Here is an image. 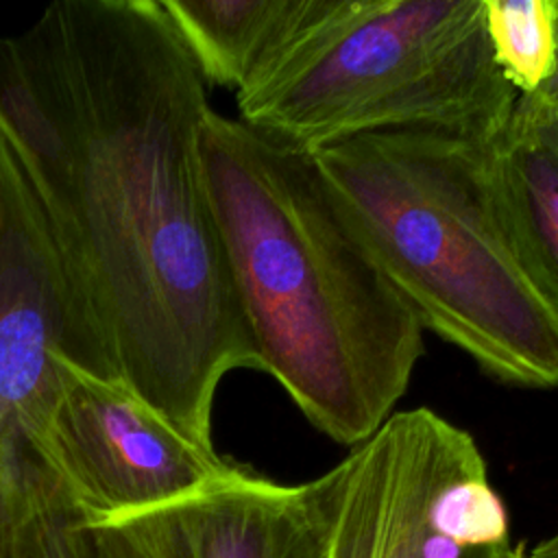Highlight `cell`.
Returning <instances> with one entry per match:
<instances>
[{"label": "cell", "instance_id": "obj_1", "mask_svg": "<svg viewBox=\"0 0 558 558\" xmlns=\"http://www.w3.org/2000/svg\"><path fill=\"white\" fill-rule=\"evenodd\" d=\"M207 83L159 0H59L0 33V142L39 211L81 364L194 442L259 371L203 170Z\"/></svg>", "mask_w": 558, "mask_h": 558}, {"label": "cell", "instance_id": "obj_2", "mask_svg": "<svg viewBox=\"0 0 558 558\" xmlns=\"http://www.w3.org/2000/svg\"><path fill=\"white\" fill-rule=\"evenodd\" d=\"M209 203L259 371L333 442L371 438L410 388L423 327L307 153L209 109Z\"/></svg>", "mask_w": 558, "mask_h": 558}, {"label": "cell", "instance_id": "obj_3", "mask_svg": "<svg viewBox=\"0 0 558 558\" xmlns=\"http://www.w3.org/2000/svg\"><path fill=\"white\" fill-rule=\"evenodd\" d=\"M310 157L423 331L501 384L558 386V307L514 229L490 144L399 131Z\"/></svg>", "mask_w": 558, "mask_h": 558}, {"label": "cell", "instance_id": "obj_4", "mask_svg": "<svg viewBox=\"0 0 558 558\" xmlns=\"http://www.w3.org/2000/svg\"><path fill=\"white\" fill-rule=\"evenodd\" d=\"M517 98L490 57L482 0H316L235 92L240 122L307 155L399 131L493 144Z\"/></svg>", "mask_w": 558, "mask_h": 558}, {"label": "cell", "instance_id": "obj_5", "mask_svg": "<svg viewBox=\"0 0 558 558\" xmlns=\"http://www.w3.org/2000/svg\"><path fill=\"white\" fill-rule=\"evenodd\" d=\"M333 469L327 558H514L508 510L475 438L429 408L397 410Z\"/></svg>", "mask_w": 558, "mask_h": 558}, {"label": "cell", "instance_id": "obj_6", "mask_svg": "<svg viewBox=\"0 0 558 558\" xmlns=\"http://www.w3.org/2000/svg\"><path fill=\"white\" fill-rule=\"evenodd\" d=\"M37 458L85 523L166 504L235 466L187 438L126 384L68 355L59 362Z\"/></svg>", "mask_w": 558, "mask_h": 558}, {"label": "cell", "instance_id": "obj_7", "mask_svg": "<svg viewBox=\"0 0 558 558\" xmlns=\"http://www.w3.org/2000/svg\"><path fill=\"white\" fill-rule=\"evenodd\" d=\"M63 355L81 364L70 296L31 192L0 142V504L4 506H15L37 477L48 475L37 447Z\"/></svg>", "mask_w": 558, "mask_h": 558}, {"label": "cell", "instance_id": "obj_8", "mask_svg": "<svg viewBox=\"0 0 558 558\" xmlns=\"http://www.w3.org/2000/svg\"><path fill=\"white\" fill-rule=\"evenodd\" d=\"M333 469L279 484L233 466L166 504L85 523L94 558H327Z\"/></svg>", "mask_w": 558, "mask_h": 558}, {"label": "cell", "instance_id": "obj_9", "mask_svg": "<svg viewBox=\"0 0 558 558\" xmlns=\"http://www.w3.org/2000/svg\"><path fill=\"white\" fill-rule=\"evenodd\" d=\"M490 150L514 229L558 307V109L543 92L519 96Z\"/></svg>", "mask_w": 558, "mask_h": 558}, {"label": "cell", "instance_id": "obj_10", "mask_svg": "<svg viewBox=\"0 0 558 558\" xmlns=\"http://www.w3.org/2000/svg\"><path fill=\"white\" fill-rule=\"evenodd\" d=\"M207 85L240 92L316 0H159Z\"/></svg>", "mask_w": 558, "mask_h": 558}, {"label": "cell", "instance_id": "obj_11", "mask_svg": "<svg viewBox=\"0 0 558 558\" xmlns=\"http://www.w3.org/2000/svg\"><path fill=\"white\" fill-rule=\"evenodd\" d=\"M490 57L519 94L541 92L558 65V0H482Z\"/></svg>", "mask_w": 558, "mask_h": 558}, {"label": "cell", "instance_id": "obj_12", "mask_svg": "<svg viewBox=\"0 0 558 558\" xmlns=\"http://www.w3.org/2000/svg\"><path fill=\"white\" fill-rule=\"evenodd\" d=\"M13 558H94L83 519L50 475L37 477L15 506Z\"/></svg>", "mask_w": 558, "mask_h": 558}, {"label": "cell", "instance_id": "obj_13", "mask_svg": "<svg viewBox=\"0 0 558 558\" xmlns=\"http://www.w3.org/2000/svg\"><path fill=\"white\" fill-rule=\"evenodd\" d=\"M15 506L0 504V558H13V512H15Z\"/></svg>", "mask_w": 558, "mask_h": 558}, {"label": "cell", "instance_id": "obj_14", "mask_svg": "<svg viewBox=\"0 0 558 558\" xmlns=\"http://www.w3.org/2000/svg\"><path fill=\"white\" fill-rule=\"evenodd\" d=\"M514 558H558V532L532 547L519 543Z\"/></svg>", "mask_w": 558, "mask_h": 558}, {"label": "cell", "instance_id": "obj_15", "mask_svg": "<svg viewBox=\"0 0 558 558\" xmlns=\"http://www.w3.org/2000/svg\"><path fill=\"white\" fill-rule=\"evenodd\" d=\"M547 98H549V102L558 109V65H556V72H554V76H551V81L541 89Z\"/></svg>", "mask_w": 558, "mask_h": 558}]
</instances>
